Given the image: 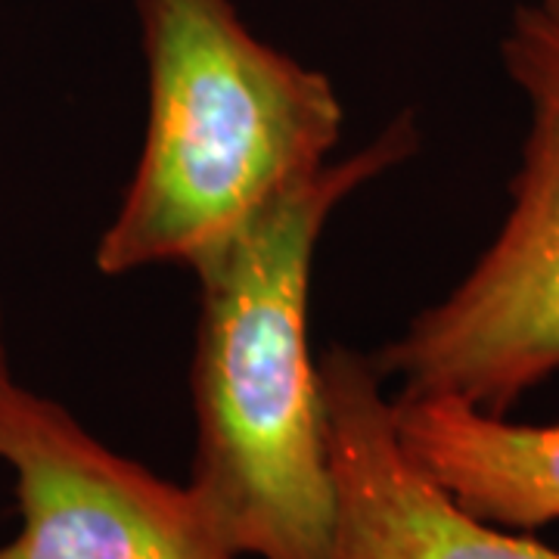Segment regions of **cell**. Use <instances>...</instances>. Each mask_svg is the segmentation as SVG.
<instances>
[{
  "mask_svg": "<svg viewBox=\"0 0 559 559\" xmlns=\"http://www.w3.org/2000/svg\"><path fill=\"white\" fill-rule=\"evenodd\" d=\"M0 463L20 510L0 559H240L190 485L106 448L10 370L0 373Z\"/></svg>",
  "mask_w": 559,
  "mask_h": 559,
  "instance_id": "obj_4",
  "label": "cell"
},
{
  "mask_svg": "<svg viewBox=\"0 0 559 559\" xmlns=\"http://www.w3.org/2000/svg\"><path fill=\"white\" fill-rule=\"evenodd\" d=\"M150 119L94 264L197 267L318 175L342 134L333 81L264 44L230 0H134Z\"/></svg>",
  "mask_w": 559,
  "mask_h": 559,
  "instance_id": "obj_2",
  "label": "cell"
},
{
  "mask_svg": "<svg viewBox=\"0 0 559 559\" xmlns=\"http://www.w3.org/2000/svg\"><path fill=\"white\" fill-rule=\"evenodd\" d=\"M535 7H538L540 13L554 22V25H559V0H535Z\"/></svg>",
  "mask_w": 559,
  "mask_h": 559,
  "instance_id": "obj_7",
  "label": "cell"
},
{
  "mask_svg": "<svg viewBox=\"0 0 559 559\" xmlns=\"http://www.w3.org/2000/svg\"><path fill=\"white\" fill-rule=\"evenodd\" d=\"M414 150V119L401 116L193 267L200 326L190 488L240 559H333L336 481L320 360L308 342L314 252L342 202Z\"/></svg>",
  "mask_w": 559,
  "mask_h": 559,
  "instance_id": "obj_1",
  "label": "cell"
},
{
  "mask_svg": "<svg viewBox=\"0 0 559 559\" xmlns=\"http://www.w3.org/2000/svg\"><path fill=\"white\" fill-rule=\"evenodd\" d=\"M500 57L528 103L507 218L469 274L373 364L401 380L395 399H454L507 417L559 370V25L525 3Z\"/></svg>",
  "mask_w": 559,
  "mask_h": 559,
  "instance_id": "obj_3",
  "label": "cell"
},
{
  "mask_svg": "<svg viewBox=\"0 0 559 559\" xmlns=\"http://www.w3.org/2000/svg\"><path fill=\"white\" fill-rule=\"evenodd\" d=\"M320 382L336 481L333 559H559L528 532L466 513L411 463L370 355L330 348Z\"/></svg>",
  "mask_w": 559,
  "mask_h": 559,
  "instance_id": "obj_5",
  "label": "cell"
},
{
  "mask_svg": "<svg viewBox=\"0 0 559 559\" xmlns=\"http://www.w3.org/2000/svg\"><path fill=\"white\" fill-rule=\"evenodd\" d=\"M401 451L479 520L535 532L559 522V423L528 426L454 399H392Z\"/></svg>",
  "mask_w": 559,
  "mask_h": 559,
  "instance_id": "obj_6",
  "label": "cell"
},
{
  "mask_svg": "<svg viewBox=\"0 0 559 559\" xmlns=\"http://www.w3.org/2000/svg\"><path fill=\"white\" fill-rule=\"evenodd\" d=\"M10 370V360H7V345H3V308H0V373Z\"/></svg>",
  "mask_w": 559,
  "mask_h": 559,
  "instance_id": "obj_8",
  "label": "cell"
}]
</instances>
